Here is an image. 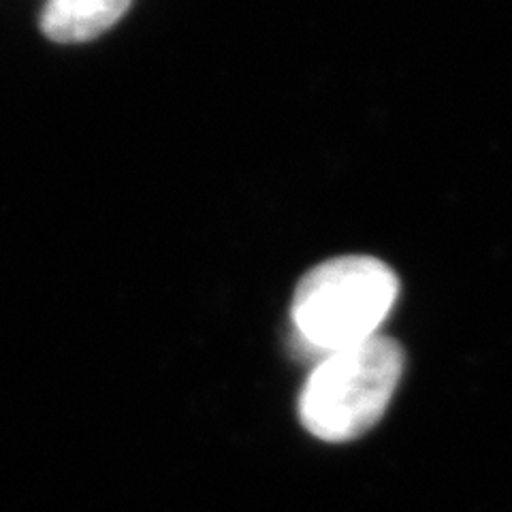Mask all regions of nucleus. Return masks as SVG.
Returning a JSON list of instances; mask_svg holds the SVG:
<instances>
[{
  "instance_id": "obj_2",
  "label": "nucleus",
  "mask_w": 512,
  "mask_h": 512,
  "mask_svg": "<svg viewBox=\"0 0 512 512\" xmlns=\"http://www.w3.org/2000/svg\"><path fill=\"white\" fill-rule=\"evenodd\" d=\"M393 271L372 256H340L297 286L293 323L301 342L331 355L376 335L397 299Z\"/></svg>"
},
{
  "instance_id": "obj_1",
  "label": "nucleus",
  "mask_w": 512,
  "mask_h": 512,
  "mask_svg": "<svg viewBox=\"0 0 512 512\" xmlns=\"http://www.w3.org/2000/svg\"><path fill=\"white\" fill-rule=\"evenodd\" d=\"M402 372V348L382 335L331 352L318 363L301 391L303 427L327 442L363 436L387 410Z\"/></svg>"
},
{
  "instance_id": "obj_3",
  "label": "nucleus",
  "mask_w": 512,
  "mask_h": 512,
  "mask_svg": "<svg viewBox=\"0 0 512 512\" xmlns=\"http://www.w3.org/2000/svg\"><path fill=\"white\" fill-rule=\"evenodd\" d=\"M128 5L131 0H50L41 30L56 43H84L114 26Z\"/></svg>"
}]
</instances>
